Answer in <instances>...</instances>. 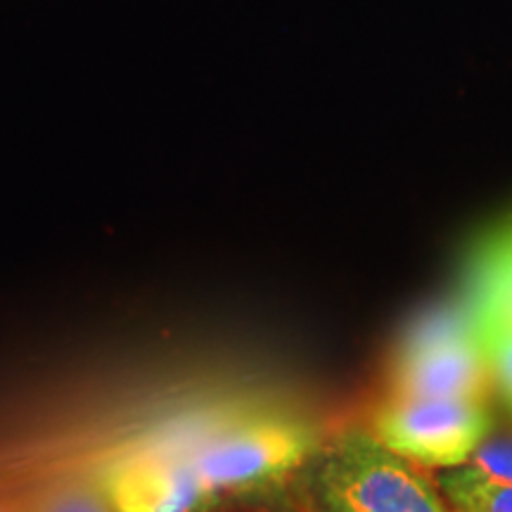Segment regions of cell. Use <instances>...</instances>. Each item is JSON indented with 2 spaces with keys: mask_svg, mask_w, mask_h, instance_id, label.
Returning <instances> with one entry per match:
<instances>
[{
  "mask_svg": "<svg viewBox=\"0 0 512 512\" xmlns=\"http://www.w3.org/2000/svg\"><path fill=\"white\" fill-rule=\"evenodd\" d=\"M316 496L323 512H448L411 460L366 432L344 434L325 451Z\"/></svg>",
  "mask_w": 512,
  "mask_h": 512,
  "instance_id": "6da1fadb",
  "label": "cell"
},
{
  "mask_svg": "<svg viewBox=\"0 0 512 512\" xmlns=\"http://www.w3.org/2000/svg\"><path fill=\"white\" fill-rule=\"evenodd\" d=\"M489 384L491 370L465 304L422 316L396 349L392 396L484 401Z\"/></svg>",
  "mask_w": 512,
  "mask_h": 512,
  "instance_id": "7a4b0ae2",
  "label": "cell"
},
{
  "mask_svg": "<svg viewBox=\"0 0 512 512\" xmlns=\"http://www.w3.org/2000/svg\"><path fill=\"white\" fill-rule=\"evenodd\" d=\"M316 451V437L304 422L261 415L211 434L185 453L197 477L214 496L247 494L280 482Z\"/></svg>",
  "mask_w": 512,
  "mask_h": 512,
  "instance_id": "3957f363",
  "label": "cell"
},
{
  "mask_svg": "<svg viewBox=\"0 0 512 512\" xmlns=\"http://www.w3.org/2000/svg\"><path fill=\"white\" fill-rule=\"evenodd\" d=\"M489 432L484 401L389 396L373 437L396 456L427 467H458L475 456Z\"/></svg>",
  "mask_w": 512,
  "mask_h": 512,
  "instance_id": "277c9868",
  "label": "cell"
},
{
  "mask_svg": "<svg viewBox=\"0 0 512 512\" xmlns=\"http://www.w3.org/2000/svg\"><path fill=\"white\" fill-rule=\"evenodd\" d=\"M112 512H207L219 501L197 477L185 453L138 451L102 477Z\"/></svg>",
  "mask_w": 512,
  "mask_h": 512,
  "instance_id": "5b68a950",
  "label": "cell"
},
{
  "mask_svg": "<svg viewBox=\"0 0 512 512\" xmlns=\"http://www.w3.org/2000/svg\"><path fill=\"white\" fill-rule=\"evenodd\" d=\"M456 512H512V484L479 475L472 467L439 479Z\"/></svg>",
  "mask_w": 512,
  "mask_h": 512,
  "instance_id": "8992f818",
  "label": "cell"
},
{
  "mask_svg": "<svg viewBox=\"0 0 512 512\" xmlns=\"http://www.w3.org/2000/svg\"><path fill=\"white\" fill-rule=\"evenodd\" d=\"M470 320L486 366L491 370V380L498 384L505 401L512 406V325L501 318L479 316V313H470Z\"/></svg>",
  "mask_w": 512,
  "mask_h": 512,
  "instance_id": "52a82bcc",
  "label": "cell"
},
{
  "mask_svg": "<svg viewBox=\"0 0 512 512\" xmlns=\"http://www.w3.org/2000/svg\"><path fill=\"white\" fill-rule=\"evenodd\" d=\"M29 512H112V508L100 486L69 484L38 498Z\"/></svg>",
  "mask_w": 512,
  "mask_h": 512,
  "instance_id": "ba28073f",
  "label": "cell"
},
{
  "mask_svg": "<svg viewBox=\"0 0 512 512\" xmlns=\"http://www.w3.org/2000/svg\"><path fill=\"white\" fill-rule=\"evenodd\" d=\"M470 467L496 482L512 484V434L484 441L470 458Z\"/></svg>",
  "mask_w": 512,
  "mask_h": 512,
  "instance_id": "9c48e42d",
  "label": "cell"
},
{
  "mask_svg": "<svg viewBox=\"0 0 512 512\" xmlns=\"http://www.w3.org/2000/svg\"><path fill=\"white\" fill-rule=\"evenodd\" d=\"M501 228H503V233H505V235H508V240L512 242V219H510L508 223H503V226H501Z\"/></svg>",
  "mask_w": 512,
  "mask_h": 512,
  "instance_id": "30bf717a",
  "label": "cell"
}]
</instances>
